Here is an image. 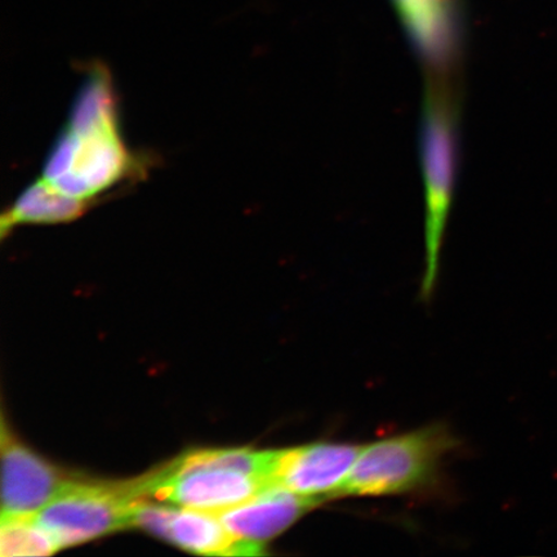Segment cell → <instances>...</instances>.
<instances>
[{
    "label": "cell",
    "instance_id": "cell-1",
    "mask_svg": "<svg viewBox=\"0 0 557 557\" xmlns=\"http://www.w3.org/2000/svg\"><path fill=\"white\" fill-rule=\"evenodd\" d=\"M117 123L113 83L95 65L72 115L45 164L44 178L72 197L90 201L134 172Z\"/></svg>",
    "mask_w": 557,
    "mask_h": 557
},
{
    "label": "cell",
    "instance_id": "cell-2",
    "mask_svg": "<svg viewBox=\"0 0 557 557\" xmlns=\"http://www.w3.org/2000/svg\"><path fill=\"white\" fill-rule=\"evenodd\" d=\"M228 448L187 451L138 478L144 499L219 513L274 487L268 479L236 469Z\"/></svg>",
    "mask_w": 557,
    "mask_h": 557
},
{
    "label": "cell",
    "instance_id": "cell-3",
    "mask_svg": "<svg viewBox=\"0 0 557 557\" xmlns=\"http://www.w3.org/2000/svg\"><path fill=\"white\" fill-rule=\"evenodd\" d=\"M455 438L441 424L368 445L336 497L392 496L434 479Z\"/></svg>",
    "mask_w": 557,
    "mask_h": 557
},
{
    "label": "cell",
    "instance_id": "cell-4",
    "mask_svg": "<svg viewBox=\"0 0 557 557\" xmlns=\"http://www.w3.org/2000/svg\"><path fill=\"white\" fill-rule=\"evenodd\" d=\"M424 100L421 157L426 185V275L423 294L433 292L438 250L455 187L457 122L455 99L445 81L435 79Z\"/></svg>",
    "mask_w": 557,
    "mask_h": 557
},
{
    "label": "cell",
    "instance_id": "cell-5",
    "mask_svg": "<svg viewBox=\"0 0 557 557\" xmlns=\"http://www.w3.org/2000/svg\"><path fill=\"white\" fill-rule=\"evenodd\" d=\"M141 499L137 479L108 483L75 476L34 518L60 549L132 527Z\"/></svg>",
    "mask_w": 557,
    "mask_h": 557
},
{
    "label": "cell",
    "instance_id": "cell-6",
    "mask_svg": "<svg viewBox=\"0 0 557 557\" xmlns=\"http://www.w3.org/2000/svg\"><path fill=\"white\" fill-rule=\"evenodd\" d=\"M132 527L141 528L156 537L193 554L211 556L264 554V547L236 539L214 512L141 499L135 508Z\"/></svg>",
    "mask_w": 557,
    "mask_h": 557
},
{
    "label": "cell",
    "instance_id": "cell-7",
    "mask_svg": "<svg viewBox=\"0 0 557 557\" xmlns=\"http://www.w3.org/2000/svg\"><path fill=\"white\" fill-rule=\"evenodd\" d=\"M361 449L360 445L315 443L277 450L274 486L320 503L334 498Z\"/></svg>",
    "mask_w": 557,
    "mask_h": 557
},
{
    "label": "cell",
    "instance_id": "cell-8",
    "mask_svg": "<svg viewBox=\"0 0 557 557\" xmlns=\"http://www.w3.org/2000/svg\"><path fill=\"white\" fill-rule=\"evenodd\" d=\"M2 517H34L75 478L2 434Z\"/></svg>",
    "mask_w": 557,
    "mask_h": 557
},
{
    "label": "cell",
    "instance_id": "cell-9",
    "mask_svg": "<svg viewBox=\"0 0 557 557\" xmlns=\"http://www.w3.org/2000/svg\"><path fill=\"white\" fill-rule=\"evenodd\" d=\"M418 53L435 78L445 79L458 53L455 0H394Z\"/></svg>",
    "mask_w": 557,
    "mask_h": 557
},
{
    "label": "cell",
    "instance_id": "cell-10",
    "mask_svg": "<svg viewBox=\"0 0 557 557\" xmlns=\"http://www.w3.org/2000/svg\"><path fill=\"white\" fill-rule=\"evenodd\" d=\"M320 500L270 487L260 496L239 506L219 512L227 531L242 541L267 547V543L287 531L295 522Z\"/></svg>",
    "mask_w": 557,
    "mask_h": 557
},
{
    "label": "cell",
    "instance_id": "cell-11",
    "mask_svg": "<svg viewBox=\"0 0 557 557\" xmlns=\"http://www.w3.org/2000/svg\"><path fill=\"white\" fill-rule=\"evenodd\" d=\"M90 201L72 197L41 178L20 195L2 215V234L25 224H61L82 218Z\"/></svg>",
    "mask_w": 557,
    "mask_h": 557
},
{
    "label": "cell",
    "instance_id": "cell-12",
    "mask_svg": "<svg viewBox=\"0 0 557 557\" xmlns=\"http://www.w3.org/2000/svg\"><path fill=\"white\" fill-rule=\"evenodd\" d=\"M34 517H2L0 554L3 557L48 556L58 552V545Z\"/></svg>",
    "mask_w": 557,
    "mask_h": 557
}]
</instances>
